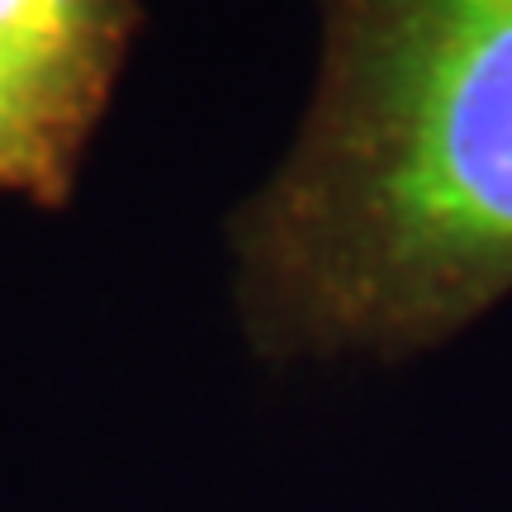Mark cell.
I'll return each instance as SVG.
<instances>
[{"mask_svg": "<svg viewBox=\"0 0 512 512\" xmlns=\"http://www.w3.org/2000/svg\"><path fill=\"white\" fill-rule=\"evenodd\" d=\"M0 195H24V166H19V143L5 95H0Z\"/></svg>", "mask_w": 512, "mask_h": 512, "instance_id": "obj_3", "label": "cell"}, {"mask_svg": "<svg viewBox=\"0 0 512 512\" xmlns=\"http://www.w3.org/2000/svg\"><path fill=\"white\" fill-rule=\"evenodd\" d=\"M138 34V0H0V95L24 200L62 204Z\"/></svg>", "mask_w": 512, "mask_h": 512, "instance_id": "obj_2", "label": "cell"}, {"mask_svg": "<svg viewBox=\"0 0 512 512\" xmlns=\"http://www.w3.org/2000/svg\"><path fill=\"white\" fill-rule=\"evenodd\" d=\"M228 252L271 366H394L508 304L512 0H318L309 105Z\"/></svg>", "mask_w": 512, "mask_h": 512, "instance_id": "obj_1", "label": "cell"}]
</instances>
